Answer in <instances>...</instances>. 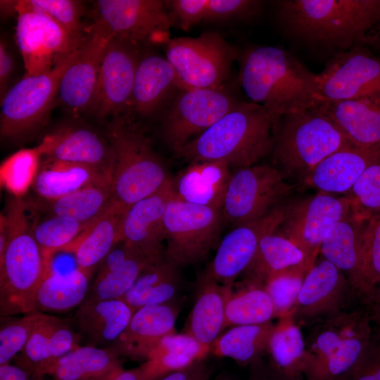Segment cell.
<instances>
[{"label": "cell", "mask_w": 380, "mask_h": 380, "mask_svg": "<svg viewBox=\"0 0 380 380\" xmlns=\"http://www.w3.org/2000/svg\"><path fill=\"white\" fill-rule=\"evenodd\" d=\"M175 89L182 90L168 60L156 54L147 55L139 62L129 108L141 116H150Z\"/></svg>", "instance_id": "f1b7e54d"}, {"label": "cell", "mask_w": 380, "mask_h": 380, "mask_svg": "<svg viewBox=\"0 0 380 380\" xmlns=\"http://www.w3.org/2000/svg\"><path fill=\"white\" fill-rule=\"evenodd\" d=\"M110 180L111 174L97 167L45 160L39 165L32 187L42 199L50 201Z\"/></svg>", "instance_id": "836d02e7"}, {"label": "cell", "mask_w": 380, "mask_h": 380, "mask_svg": "<svg viewBox=\"0 0 380 380\" xmlns=\"http://www.w3.org/2000/svg\"><path fill=\"white\" fill-rule=\"evenodd\" d=\"M346 195L359 217L367 220L380 215V156L366 167Z\"/></svg>", "instance_id": "c3c4849f"}, {"label": "cell", "mask_w": 380, "mask_h": 380, "mask_svg": "<svg viewBox=\"0 0 380 380\" xmlns=\"http://www.w3.org/2000/svg\"><path fill=\"white\" fill-rule=\"evenodd\" d=\"M172 196L170 178L158 191L127 208L122 217V242L146 255L164 257L163 216Z\"/></svg>", "instance_id": "7402d4cb"}, {"label": "cell", "mask_w": 380, "mask_h": 380, "mask_svg": "<svg viewBox=\"0 0 380 380\" xmlns=\"http://www.w3.org/2000/svg\"><path fill=\"white\" fill-rule=\"evenodd\" d=\"M224 222L221 210L187 203L173 195L163 216L165 258L179 267L203 260L218 245Z\"/></svg>", "instance_id": "ba28073f"}, {"label": "cell", "mask_w": 380, "mask_h": 380, "mask_svg": "<svg viewBox=\"0 0 380 380\" xmlns=\"http://www.w3.org/2000/svg\"><path fill=\"white\" fill-rule=\"evenodd\" d=\"M285 205L261 219L234 226L219 242L213 260L203 274L220 284L233 285L253 260L260 239L275 231L283 221Z\"/></svg>", "instance_id": "d6986e66"}, {"label": "cell", "mask_w": 380, "mask_h": 380, "mask_svg": "<svg viewBox=\"0 0 380 380\" xmlns=\"http://www.w3.org/2000/svg\"><path fill=\"white\" fill-rule=\"evenodd\" d=\"M23 6L43 13L61 25L74 39L82 42L84 30L82 23L84 6L75 0H20Z\"/></svg>", "instance_id": "681fc988"}, {"label": "cell", "mask_w": 380, "mask_h": 380, "mask_svg": "<svg viewBox=\"0 0 380 380\" xmlns=\"http://www.w3.org/2000/svg\"><path fill=\"white\" fill-rule=\"evenodd\" d=\"M232 286L220 284L202 274L184 332L210 346L225 329L226 304Z\"/></svg>", "instance_id": "4dcf8cb0"}, {"label": "cell", "mask_w": 380, "mask_h": 380, "mask_svg": "<svg viewBox=\"0 0 380 380\" xmlns=\"http://www.w3.org/2000/svg\"><path fill=\"white\" fill-rule=\"evenodd\" d=\"M53 380H57V379H53Z\"/></svg>", "instance_id": "03108f58"}, {"label": "cell", "mask_w": 380, "mask_h": 380, "mask_svg": "<svg viewBox=\"0 0 380 380\" xmlns=\"http://www.w3.org/2000/svg\"><path fill=\"white\" fill-rule=\"evenodd\" d=\"M296 186L270 165L237 168L232 173L221 208L224 222L234 227L261 219L284 205Z\"/></svg>", "instance_id": "9c48e42d"}, {"label": "cell", "mask_w": 380, "mask_h": 380, "mask_svg": "<svg viewBox=\"0 0 380 380\" xmlns=\"http://www.w3.org/2000/svg\"><path fill=\"white\" fill-rule=\"evenodd\" d=\"M112 380H151L144 371L141 366L138 367L123 369L118 373Z\"/></svg>", "instance_id": "91938a15"}, {"label": "cell", "mask_w": 380, "mask_h": 380, "mask_svg": "<svg viewBox=\"0 0 380 380\" xmlns=\"http://www.w3.org/2000/svg\"><path fill=\"white\" fill-rule=\"evenodd\" d=\"M238 56L236 47L212 32L171 39L166 45V58L175 69L181 89L221 88Z\"/></svg>", "instance_id": "30bf717a"}, {"label": "cell", "mask_w": 380, "mask_h": 380, "mask_svg": "<svg viewBox=\"0 0 380 380\" xmlns=\"http://www.w3.org/2000/svg\"><path fill=\"white\" fill-rule=\"evenodd\" d=\"M311 267L304 262L275 275L265 284V291L274 307L275 317L280 318L291 311Z\"/></svg>", "instance_id": "7dc6e473"}, {"label": "cell", "mask_w": 380, "mask_h": 380, "mask_svg": "<svg viewBox=\"0 0 380 380\" xmlns=\"http://www.w3.org/2000/svg\"><path fill=\"white\" fill-rule=\"evenodd\" d=\"M239 81L251 102L279 118L323 102L318 74L281 48L259 46L246 51Z\"/></svg>", "instance_id": "7a4b0ae2"}, {"label": "cell", "mask_w": 380, "mask_h": 380, "mask_svg": "<svg viewBox=\"0 0 380 380\" xmlns=\"http://www.w3.org/2000/svg\"><path fill=\"white\" fill-rule=\"evenodd\" d=\"M380 284V215L365 220L362 260L355 286L357 295L367 300Z\"/></svg>", "instance_id": "f6af8a7d"}, {"label": "cell", "mask_w": 380, "mask_h": 380, "mask_svg": "<svg viewBox=\"0 0 380 380\" xmlns=\"http://www.w3.org/2000/svg\"><path fill=\"white\" fill-rule=\"evenodd\" d=\"M209 0L167 1L173 23H177L183 30H188L205 20Z\"/></svg>", "instance_id": "f5cc1de1"}, {"label": "cell", "mask_w": 380, "mask_h": 380, "mask_svg": "<svg viewBox=\"0 0 380 380\" xmlns=\"http://www.w3.org/2000/svg\"><path fill=\"white\" fill-rule=\"evenodd\" d=\"M281 118L262 105L240 101L175 155L191 163L221 162L250 167L271 154Z\"/></svg>", "instance_id": "3957f363"}, {"label": "cell", "mask_w": 380, "mask_h": 380, "mask_svg": "<svg viewBox=\"0 0 380 380\" xmlns=\"http://www.w3.org/2000/svg\"><path fill=\"white\" fill-rule=\"evenodd\" d=\"M92 273L77 267L66 272L52 269L39 287L36 310L63 312L77 308L87 297Z\"/></svg>", "instance_id": "8d00e7d4"}, {"label": "cell", "mask_w": 380, "mask_h": 380, "mask_svg": "<svg viewBox=\"0 0 380 380\" xmlns=\"http://www.w3.org/2000/svg\"><path fill=\"white\" fill-rule=\"evenodd\" d=\"M123 369L120 357L110 348L88 344L61 357L49 375L57 380H112Z\"/></svg>", "instance_id": "e575fe53"}, {"label": "cell", "mask_w": 380, "mask_h": 380, "mask_svg": "<svg viewBox=\"0 0 380 380\" xmlns=\"http://www.w3.org/2000/svg\"><path fill=\"white\" fill-rule=\"evenodd\" d=\"M134 312L122 299L83 302L72 320L89 345L108 348L125 331Z\"/></svg>", "instance_id": "83f0119b"}, {"label": "cell", "mask_w": 380, "mask_h": 380, "mask_svg": "<svg viewBox=\"0 0 380 380\" xmlns=\"http://www.w3.org/2000/svg\"><path fill=\"white\" fill-rule=\"evenodd\" d=\"M369 301L374 307L380 310V284L374 290Z\"/></svg>", "instance_id": "6125c7cd"}, {"label": "cell", "mask_w": 380, "mask_h": 380, "mask_svg": "<svg viewBox=\"0 0 380 380\" xmlns=\"http://www.w3.org/2000/svg\"><path fill=\"white\" fill-rule=\"evenodd\" d=\"M372 307L374 312L375 322L380 327V310L374 307L373 305Z\"/></svg>", "instance_id": "e7e4bbea"}, {"label": "cell", "mask_w": 380, "mask_h": 380, "mask_svg": "<svg viewBox=\"0 0 380 380\" xmlns=\"http://www.w3.org/2000/svg\"><path fill=\"white\" fill-rule=\"evenodd\" d=\"M13 69V60L4 42L0 43V94L1 100L7 93V86Z\"/></svg>", "instance_id": "9f6ffc18"}, {"label": "cell", "mask_w": 380, "mask_h": 380, "mask_svg": "<svg viewBox=\"0 0 380 380\" xmlns=\"http://www.w3.org/2000/svg\"><path fill=\"white\" fill-rule=\"evenodd\" d=\"M214 380H237V379L229 374L220 373L215 376Z\"/></svg>", "instance_id": "be15d7a7"}, {"label": "cell", "mask_w": 380, "mask_h": 380, "mask_svg": "<svg viewBox=\"0 0 380 380\" xmlns=\"http://www.w3.org/2000/svg\"><path fill=\"white\" fill-rule=\"evenodd\" d=\"M164 257L146 255L121 241L99 265L84 302L120 299L148 266Z\"/></svg>", "instance_id": "cb8c5ba5"}, {"label": "cell", "mask_w": 380, "mask_h": 380, "mask_svg": "<svg viewBox=\"0 0 380 380\" xmlns=\"http://www.w3.org/2000/svg\"><path fill=\"white\" fill-rule=\"evenodd\" d=\"M124 213L113 206L85 229L63 252L74 255L77 267L94 271L122 241Z\"/></svg>", "instance_id": "d6a6232c"}, {"label": "cell", "mask_w": 380, "mask_h": 380, "mask_svg": "<svg viewBox=\"0 0 380 380\" xmlns=\"http://www.w3.org/2000/svg\"><path fill=\"white\" fill-rule=\"evenodd\" d=\"M359 298L346 275L323 258L316 261L308 272L289 314L297 325L310 326L346 308Z\"/></svg>", "instance_id": "ac0fdd59"}, {"label": "cell", "mask_w": 380, "mask_h": 380, "mask_svg": "<svg viewBox=\"0 0 380 380\" xmlns=\"http://www.w3.org/2000/svg\"><path fill=\"white\" fill-rule=\"evenodd\" d=\"M42 314L34 311L1 325L0 365L10 363L22 352Z\"/></svg>", "instance_id": "f907efd6"}, {"label": "cell", "mask_w": 380, "mask_h": 380, "mask_svg": "<svg viewBox=\"0 0 380 380\" xmlns=\"http://www.w3.org/2000/svg\"><path fill=\"white\" fill-rule=\"evenodd\" d=\"M270 363L277 369L302 376L306 362L305 341L290 314L279 318L270 336L268 351Z\"/></svg>", "instance_id": "7bdbcfd3"}, {"label": "cell", "mask_w": 380, "mask_h": 380, "mask_svg": "<svg viewBox=\"0 0 380 380\" xmlns=\"http://www.w3.org/2000/svg\"><path fill=\"white\" fill-rule=\"evenodd\" d=\"M321 106L353 145L380 146V96L322 102Z\"/></svg>", "instance_id": "f546056e"}, {"label": "cell", "mask_w": 380, "mask_h": 380, "mask_svg": "<svg viewBox=\"0 0 380 380\" xmlns=\"http://www.w3.org/2000/svg\"><path fill=\"white\" fill-rule=\"evenodd\" d=\"M375 326L372 305L361 298L311 324L305 341L306 380H348L368 346Z\"/></svg>", "instance_id": "277c9868"}, {"label": "cell", "mask_w": 380, "mask_h": 380, "mask_svg": "<svg viewBox=\"0 0 380 380\" xmlns=\"http://www.w3.org/2000/svg\"><path fill=\"white\" fill-rule=\"evenodd\" d=\"M89 226L72 218L51 214L41 221L33 222V236L46 265L52 268L54 255L63 251Z\"/></svg>", "instance_id": "ee69618b"}, {"label": "cell", "mask_w": 380, "mask_h": 380, "mask_svg": "<svg viewBox=\"0 0 380 380\" xmlns=\"http://www.w3.org/2000/svg\"><path fill=\"white\" fill-rule=\"evenodd\" d=\"M26 212L25 203L17 197L10 200L2 215L6 243L0 257L1 317L37 311L39 287L52 270L45 262Z\"/></svg>", "instance_id": "5b68a950"}, {"label": "cell", "mask_w": 380, "mask_h": 380, "mask_svg": "<svg viewBox=\"0 0 380 380\" xmlns=\"http://www.w3.org/2000/svg\"><path fill=\"white\" fill-rule=\"evenodd\" d=\"M272 4L284 35L331 57L363 45L380 25V0H277Z\"/></svg>", "instance_id": "6da1fadb"}, {"label": "cell", "mask_w": 380, "mask_h": 380, "mask_svg": "<svg viewBox=\"0 0 380 380\" xmlns=\"http://www.w3.org/2000/svg\"><path fill=\"white\" fill-rule=\"evenodd\" d=\"M348 380H380V327L376 322L372 338Z\"/></svg>", "instance_id": "db71d44e"}, {"label": "cell", "mask_w": 380, "mask_h": 380, "mask_svg": "<svg viewBox=\"0 0 380 380\" xmlns=\"http://www.w3.org/2000/svg\"><path fill=\"white\" fill-rule=\"evenodd\" d=\"M42 153L39 146L21 149L4 161L1 166L3 184L16 196L32 185L39 168Z\"/></svg>", "instance_id": "bcb514c9"}, {"label": "cell", "mask_w": 380, "mask_h": 380, "mask_svg": "<svg viewBox=\"0 0 380 380\" xmlns=\"http://www.w3.org/2000/svg\"><path fill=\"white\" fill-rule=\"evenodd\" d=\"M350 211L347 195L317 191L307 196H293L285 205L283 221L276 231L296 245L312 267L327 232Z\"/></svg>", "instance_id": "7c38bea8"}, {"label": "cell", "mask_w": 380, "mask_h": 380, "mask_svg": "<svg viewBox=\"0 0 380 380\" xmlns=\"http://www.w3.org/2000/svg\"><path fill=\"white\" fill-rule=\"evenodd\" d=\"M363 45L380 52V25L367 37Z\"/></svg>", "instance_id": "94428289"}, {"label": "cell", "mask_w": 380, "mask_h": 380, "mask_svg": "<svg viewBox=\"0 0 380 380\" xmlns=\"http://www.w3.org/2000/svg\"><path fill=\"white\" fill-rule=\"evenodd\" d=\"M178 313L175 303L144 306L134 312L125 331L108 348L120 357L144 362L165 336L176 332Z\"/></svg>", "instance_id": "603a6c76"}, {"label": "cell", "mask_w": 380, "mask_h": 380, "mask_svg": "<svg viewBox=\"0 0 380 380\" xmlns=\"http://www.w3.org/2000/svg\"><path fill=\"white\" fill-rule=\"evenodd\" d=\"M39 206L51 215L90 225L111 209V180L91 184L61 198L43 200Z\"/></svg>", "instance_id": "60d3db41"}, {"label": "cell", "mask_w": 380, "mask_h": 380, "mask_svg": "<svg viewBox=\"0 0 380 380\" xmlns=\"http://www.w3.org/2000/svg\"><path fill=\"white\" fill-rule=\"evenodd\" d=\"M365 226V220L351 209L330 229L319 248L323 258L346 275L355 291L361 266Z\"/></svg>", "instance_id": "1f68e13d"}, {"label": "cell", "mask_w": 380, "mask_h": 380, "mask_svg": "<svg viewBox=\"0 0 380 380\" xmlns=\"http://www.w3.org/2000/svg\"><path fill=\"white\" fill-rule=\"evenodd\" d=\"M318 80L323 102L380 96V57L357 46L333 56Z\"/></svg>", "instance_id": "2e32d148"}, {"label": "cell", "mask_w": 380, "mask_h": 380, "mask_svg": "<svg viewBox=\"0 0 380 380\" xmlns=\"http://www.w3.org/2000/svg\"><path fill=\"white\" fill-rule=\"evenodd\" d=\"M231 175L224 163H191L171 178L173 195L187 203L221 210Z\"/></svg>", "instance_id": "4316f807"}, {"label": "cell", "mask_w": 380, "mask_h": 380, "mask_svg": "<svg viewBox=\"0 0 380 380\" xmlns=\"http://www.w3.org/2000/svg\"><path fill=\"white\" fill-rule=\"evenodd\" d=\"M77 49L50 72L25 76L8 90L1 100V138L15 139L25 137L42 124L58 96L61 78L75 59Z\"/></svg>", "instance_id": "8fae6325"}, {"label": "cell", "mask_w": 380, "mask_h": 380, "mask_svg": "<svg viewBox=\"0 0 380 380\" xmlns=\"http://www.w3.org/2000/svg\"><path fill=\"white\" fill-rule=\"evenodd\" d=\"M81 338L68 321L43 313L25 348L14 358L15 365L42 379L61 357L80 346Z\"/></svg>", "instance_id": "44dd1931"}, {"label": "cell", "mask_w": 380, "mask_h": 380, "mask_svg": "<svg viewBox=\"0 0 380 380\" xmlns=\"http://www.w3.org/2000/svg\"><path fill=\"white\" fill-rule=\"evenodd\" d=\"M0 380H42L34 378L17 365H0Z\"/></svg>", "instance_id": "680465c9"}, {"label": "cell", "mask_w": 380, "mask_h": 380, "mask_svg": "<svg viewBox=\"0 0 380 380\" xmlns=\"http://www.w3.org/2000/svg\"><path fill=\"white\" fill-rule=\"evenodd\" d=\"M225 309V328L262 324L275 317L272 300L265 286L243 278L234 284Z\"/></svg>", "instance_id": "b9f144b4"}, {"label": "cell", "mask_w": 380, "mask_h": 380, "mask_svg": "<svg viewBox=\"0 0 380 380\" xmlns=\"http://www.w3.org/2000/svg\"><path fill=\"white\" fill-rule=\"evenodd\" d=\"M45 160L89 165L112 175L109 142L85 128H68L46 135L39 144Z\"/></svg>", "instance_id": "d4e9b609"}, {"label": "cell", "mask_w": 380, "mask_h": 380, "mask_svg": "<svg viewBox=\"0 0 380 380\" xmlns=\"http://www.w3.org/2000/svg\"><path fill=\"white\" fill-rule=\"evenodd\" d=\"M210 346L201 343L186 333L165 336L151 351L141 365L151 380L206 359Z\"/></svg>", "instance_id": "74e56055"}, {"label": "cell", "mask_w": 380, "mask_h": 380, "mask_svg": "<svg viewBox=\"0 0 380 380\" xmlns=\"http://www.w3.org/2000/svg\"><path fill=\"white\" fill-rule=\"evenodd\" d=\"M180 284L179 267L164 257L148 266L120 299L134 312L146 305L175 303Z\"/></svg>", "instance_id": "d590c367"}, {"label": "cell", "mask_w": 380, "mask_h": 380, "mask_svg": "<svg viewBox=\"0 0 380 380\" xmlns=\"http://www.w3.org/2000/svg\"><path fill=\"white\" fill-rule=\"evenodd\" d=\"M140 61L138 46L113 37L101 63L89 110L99 118L119 116L130 107L136 70Z\"/></svg>", "instance_id": "e0dca14e"}, {"label": "cell", "mask_w": 380, "mask_h": 380, "mask_svg": "<svg viewBox=\"0 0 380 380\" xmlns=\"http://www.w3.org/2000/svg\"><path fill=\"white\" fill-rule=\"evenodd\" d=\"M213 373V365L204 359L170 372L157 380H210Z\"/></svg>", "instance_id": "11a10c76"}, {"label": "cell", "mask_w": 380, "mask_h": 380, "mask_svg": "<svg viewBox=\"0 0 380 380\" xmlns=\"http://www.w3.org/2000/svg\"><path fill=\"white\" fill-rule=\"evenodd\" d=\"M352 145L320 103L279 119L271 154L285 180L303 184L322 160Z\"/></svg>", "instance_id": "8992f818"}, {"label": "cell", "mask_w": 380, "mask_h": 380, "mask_svg": "<svg viewBox=\"0 0 380 380\" xmlns=\"http://www.w3.org/2000/svg\"><path fill=\"white\" fill-rule=\"evenodd\" d=\"M113 163V205L125 212L158 191L171 177L149 138L126 116H117L108 132Z\"/></svg>", "instance_id": "52a82bcc"}, {"label": "cell", "mask_w": 380, "mask_h": 380, "mask_svg": "<svg viewBox=\"0 0 380 380\" xmlns=\"http://www.w3.org/2000/svg\"><path fill=\"white\" fill-rule=\"evenodd\" d=\"M95 20L113 37L140 44H165L174 25L167 1L160 0H99L94 5Z\"/></svg>", "instance_id": "5bb4252c"}, {"label": "cell", "mask_w": 380, "mask_h": 380, "mask_svg": "<svg viewBox=\"0 0 380 380\" xmlns=\"http://www.w3.org/2000/svg\"><path fill=\"white\" fill-rule=\"evenodd\" d=\"M239 102L222 88L179 90L164 115L162 137L176 154Z\"/></svg>", "instance_id": "4fadbf2b"}, {"label": "cell", "mask_w": 380, "mask_h": 380, "mask_svg": "<svg viewBox=\"0 0 380 380\" xmlns=\"http://www.w3.org/2000/svg\"><path fill=\"white\" fill-rule=\"evenodd\" d=\"M380 156V146L341 148L319 163L303 182L317 191L348 194L366 167Z\"/></svg>", "instance_id": "484cf974"}, {"label": "cell", "mask_w": 380, "mask_h": 380, "mask_svg": "<svg viewBox=\"0 0 380 380\" xmlns=\"http://www.w3.org/2000/svg\"><path fill=\"white\" fill-rule=\"evenodd\" d=\"M274 327L272 321L234 326L210 344L209 355L229 357L242 365L252 364L267 353Z\"/></svg>", "instance_id": "f35d334b"}, {"label": "cell", "mask_w": 380, "mask_h": 380, "mask_svg": "<svg viewBox=\"0 0 380 380\" xmlns=\"http://www.w3.org/2000/svg\"><path fill=\"white\" fill-rule=\"evenodd\" d=\"M15 37L25 76L47 73L71 55L82 42L74 39L47 15L16 1Z\"/></svg>", "instance_id": "9a60e30c"}, {"label": "cell", "mask_w": 380, "mask_h": 380, "mask_svg": "<svg viewBox=\"0 0 380 380\" xmlns=\"http://www.w3.org/2000/svg\"><path fill=\"white\" fill-rule=\"evenodd\" d=\"M265 2L258 0H209L205 21L246 20L258 17Z\"/></svg>", "instance_id": "816d5d0a"}, {"label": "cell", "mask_w": 380, "mask_h": 380, "mask_svg": "<svg viewBox=\"0 0 380 380\" xmlns=\"http://www.w3.org/2000/svg\"><path fill=\"white\" fill-rule=\"evenodd\" d=\"M113 37L110 31L95 20L78 47L75 59L64 72L58 96L73 114L88 109L105 50Z\"/></svg>", "instance_id": "ffe728a7"}, {"label": "cell", "mask_w": 380, "mask_h": 380, "mask_svg": "<svg viewBox=\"0 0 380 380\" xmlns=\"http://www.w3.org/2000/svg\"><path fill=\"white\" fill-rule=\"evenodd\" d=\"M305 260L303 252L276 230L265 234L260 240L255 256L243 272L244 278L265 284L275 275Z\"/></svg>", "instance_id": "ab89813d"}, {"label": "cell", "mask_w": 380, "mask_h": 380, "mask_svg": "<svg viewBox=\"0 0 380 380\" xmlns=\"http://www.w3.org/2000/svg\"><path fill=\"white\" fill-rule=\"evenodd\" d=\"M248 380H274V368L261 358L251 364Z\"/></svg>", "instance_id": "6f0895ef"}]
</instances>
